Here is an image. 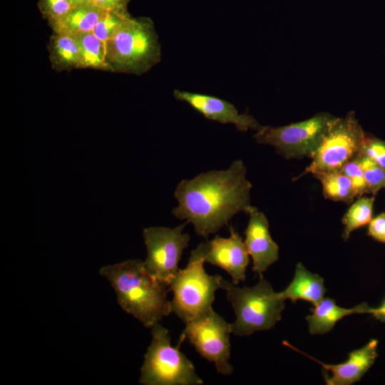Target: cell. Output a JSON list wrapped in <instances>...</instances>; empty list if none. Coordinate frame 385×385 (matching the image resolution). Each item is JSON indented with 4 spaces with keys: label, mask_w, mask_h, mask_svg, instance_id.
<instances>
[{
    "label": "cell",
    "mask_w": 385,
    "mask_h": 385,
    "mask_svg": "<svg viewBox=\"0 0 385 385\" xmlns=\"http://www.w3.org/2000/svg\"><path fill=\"white\" fill-rule=\"evenodd\" d=\"M246 173L242 160H236L226 170H212L181 180L174 192L178 205L172 210L173 215L192 223L195 233L207 239L237 213L248 214L253 208L252 185Z\"/></svg>",
    "instance_id": "obj_1"
},
{
    "label": "cell",
    "mask_w": 385,
    "mask_h": 385,
    "mask_svg": "<svg viewBox=\"0 0 385 385\" xmlns=\"http://www.w3.org/2000/svg\"><path fill=\"white\" fill-rule=\"evenodd\" d=\"M359 153L366 155L385 168V140L366 134Z\"/></svg>",
    "instance_id": "obj_26"
},
{
    "label": "cell",
    "mask_w": 385,
    "mask_h": 385,
    "mask_svg": "<svg viewBox=\"0 0 385 385\" xmlns=\"http://www.w3.org/2000/svg\"><path fill=\"white\" fill-rule=\"evenodd\" d=\"M107 12L96 5L76 6L63 17L48 24L53 34L76 36L91 33Z\"/></svg>",
    "instance_id": "obj_16"
},
{
    "label": "cell",
    "mask_w": 385,
    "mask_h": 385,
    "mask_svg": "<svg viewBox=\"0 0 385 385\" xmlns=\"http://www.w3.org/2000/svg\"><path fill=\"white\" fill-rule=\"evenodd\" d=\"M100 274L113 288L120 307L145 327L171 313L167 298L169 284L149 274L140 260H128L102 267Z\"/></svg>",
    "instance_id": "obj_2"
},
{
    "label": "cell",
    "mask_w": 385,
    "mask_h": 385,
    "mask_svg": "<svg viewBox=\"0 0 385 385\" xmlns=\"http://www.w3.org/2000/svg\"><path fill=\"white\" fill-rule=\"evenodd\" d=\"M74 6L96 5L95 0H71Z\"/></svg>",
    "instance_id": "obj_30"
},
{
    "label": "cell",
    "mask_w": 385,
    "mask_h": 385,
    "mask_svg": "<svg viewBox=\"0 0 385 385\" xmlns=\"http://www.w3.org/2000/svg\"><path fill=\"white\" fill-rule=\"evenodd\" d=\"M312 313L306 317L309 332L312 334H323L332 330L336 323L346 316L354 314H369L370 307L362 302L352 308H344L332 298H323L314 305Z\"/></svg>",
    "instance_id": "obj_15"
},
{
    "label": "cell",
    "mask_w": 385,
    "mask_h": 385,
    "mask_svg": "<svg viewBox=\"0 0 385 385\" xmlns=\"http://www.w3.org/2000/svg\"><path fill=\"white\" fill-rule=\"evenodd\" d=\"M368 235L374 240L385 243V212L371 219L369 223Z\"/></svg>",
    "instance_id": "obj_27"
},
{
    "label": "cell",
    "mask_w": 385,
    "mask_h": 385,
    "mask_svg": "<svg viewBox=\"0 0 385 385\" xmlns=\"http://www.w3.org/2000/svg\"><path fill=\"white\" fill-rule=\"evenodd\" d=\"M366 133L354 111L345 117H336L321 145L312 157L310 164L299 176L340 171L344 165L360 152Z\"/></svg>",
    "instance_id": "obj_8"
},
{
    "label": "cell",
    "mask_w": 385,
    "mask_h": 385,
    "mask_svg": "<svg viewBox=\"0 0 385 385\" xmlns=\"http://www.w3.org/2000/svg\"><path fill=\"white\" fill-rule=\"evenodd\" d=\"M227 238L216 235L208 242V250L205 263H210L225 270L232 277V282L237 285L245 279L249 264V253L245 242L234 228L230 227Z\"/></svg>",
    "instance_id": "obj_12"
},
{
    "label": "cell",
    "mask_w": 385,
    "mask_h": 385,
    "mask_svg": "<svg viewBox=\"0 0 385 385\" xmlns=\"http://www.w3.org/2000/svg\"><path fill=\"white\" fill-rule=\"evenodd\" d=\"M130 17L128 12L108 11L98 23L93 33L105 44Z\"/></svg>",
    "instance_id": "obj_23"
},
{
    "label": "cell",
    "mask_w": 385,
    "mask_h": 385,
    "mask_svg": "<svg viewBox=\"0 0 385 385\" xmlns=\"http://www.w3.org/2000/svg\"><path fill=\"white\" fill-rule=\"evenodd\" d=\"M314 176L322 183L324 196L327 199L349 204L357 197L349 178L341 170Z\"/></svg>",
    "instance_id": "obj_20"
},
{
    "label": "cell",
    "mask_w": 385,
    "mask_h": 385,
    "mask_svg": "<svg viewBox=\"0 0 385 385\" xmlns=\"http://www.w3.org/2000/svg\"><path fill=\"white\" fill-rule=\"evenodd\" d=\"M284 344L307 357L320 364L325 370L332 373L331 375L324 374V379L328 385H350L358 381L373 365L377 354V339L370 340L366 345L349 353L346 361L338 364H324L307 354H305L287 342Z\"/></svg>",
    "instance_id": "obj_14"
},
{
    "label": "cell",
    "mask_w": 385,
    "mask_h": 385,
    "mask_svg": "<svg viewBox=\"0 0 385 385\" xmlns=\"http://www.w3.org/2000/svg\"><path fill=\"white\" fill-rule=\"evenodd\" d=\"M152 340L144 356L139 383L143 385H200L192 363L171 345L169 331L159 322L151 327Z\"/></svg>",
    "instance_id": "obj_6"
},
{
    "label": "cell",
    "mask_w": 385,
    "mask_h": 385,
    "mask_svg": "<svg viewBox=\"0 0 385 385\" xmlns=\"http://www.w3.org/2000/svg\"><path fill=\"white\" fill-rule=\"evenodd\" d=\"M325 292L324 279L307 270L301 262L297 264L290 284L284 290L279 292L284 299H290L292 302L303 299L314 305L324 298Z\"/></svg>",
    "instance_id": "obj_17"
},
{
    "label": "cell",
    "mask_w": 385,
    "mask_h": 385,
    "mask_svg": "<svg viewBox=\"0 0 385 385\" xmlns=\"http://www.w3.org/2000/svg\"><path fill=\"white\" fill-rule=\"evenodd\" d=\"M80 50L79 68L111 72L106 61L105 44L93 32L75 36Z\"/></svg>",
    "instance_id": "obj_19"
},
{
    "label": "cell",
    "mask_w": 385,
    "mask_h": 385,
    "mask_svg": "<svg viewBox=\"0 0 385 385\" xmlns=\"http://www.w3.org/2000/svg\"><path fill=\"white\" fill-rule=\"evenodd\" d=\"M208 246V242H201L192 250L187 266L169 282L173 293L170 312L185 323L212 308L216 290L222 289V277L209 275L204 269Z\"/></svg>",
    "instance_id": "obj_5"
},
{
    "label": "cell",
    "mask_w": 385,
    "mask_h": 385,
    "mask_svg": "<svg viewBox=\"0 0 385 385\" xmlns=\"http://www.w3.org/2000/svg\"><path fill=\"white\" fill-rule=\"evenodd\" d=\"M185 324V327L178 344L188 339L202 357L215 364L220 374H232L233 368L229 363L231 324L216 313L212 307Z\"/></svg>",
    "instance_id": "obj_9"
},
{
    "label": "cell",
    "mask_w": 385,
    "mask_h": 385,
    "mask_svg": "<svg viewBox=\"0 0 385 385\" xmlns=\"http://www.w3.org/2000/svg\"><path fill=\"white\" fill-rule=\"evenodd\" d=\"M173 96L205 118L223 124H234L239 131L246 132L249 129L257 131L262 127L252 115L247 112L239 113L232 103L216 96L178 89L173 91Z\"/></svg>",
    "instance_id": "obj_11"
},
{
    "label": "cell",
    "mask_w": 385,
    "mask_h": 385,
    "mask_svg": "<svg viewBox=\"0 0 385 385\" xmlns=\"http://www.w3.org/2000/svg\"><path fill=\"white\" fill-rule=\"evenodd\" d=\"M49 59L56 71H70L79 68L80 50L75 36L53 34L48 44Z\"/></svg>",
    "instance_id": "obj_18"
},
{
    "label": "cell",
    "mask_w": 385,
    "mask_h": 385,
    "mask_svg": "<svg viewBox=\"0 0 385 385\" xmlns=\"http://www.w3.org/2000/svg\"><path fill=\"white\" fill-rule=\"evenodd\" d=\"M335 118L321 112L303 121L283 126L262 125L253 138L258 143L274 147L287 159L312 158Z\"/></svg>",
    "instance_id": "obj_7"
},
{
    "label": "cell",
    "mask_w": 385,
    "mask_h": 385,
    "mask_svg": "<svg viewBox=\"0 0 385 385\" xmlns=\"http://www.w3.org/2000/svg\"><path fill=\"white\" fill-rule=\"evenodd\" d=\"M374 200V195L361 196L350 206L342 219V223L344 225L342 237L344 240L349 239L352 231L370 222L372 219Z\"/></svg>",
    "instance_id": "obj_21"
},
{
    "label": "cell",
    "mask_w": 385,
    "mask_h": 385,
    "mask_svg": "<svg viewBox=\"0 0 385 385\" xmlns=\"http://www.w3.org/2000/svg\"><path fill=\"white\" fill-rule=\"evenodd\" d=\"M188 223L173 228L150 227L143 229V236L147 249L143 265L149 274L169 284L179 270L178 263L183 252L190 240V235L183 232Z\"/></svg>",
    "instance_id": "obj_10"
},
{
    "label": "cell",
    "mask_w": 385,
    "mask_h": 385,
    "mask_svg": "<svg viewBox=\"0 0 385 385\" xmlns=\"http://www.w3.org/2000/svg\"><path fill=\"white\" fill-rule=\"evenodd\" d=\"M221 284L235 310L236 319L230 324L235 335L245 337L269 330L281 319L285 299L262 274L257 284L251 287H238L223 278Z\"/></svg>",
    "instance_id": "obj_4"
},
{
    "label": "cell",
    "mask_w": 385,
    "mask_h": 385,
    "mask_svg": "<svg viewBox=\"0 0 385 385\" xmlns=\"http://www.w3.org/2000/svg\"><path fill=\"white\" fill-rule=\"evenodd\" d=\"M130 0H95V4L107 11L128 12V4Z\"/></svg>",
    "instance_id": "obj_28"
},
{
    "label": "cell",
    "mask_w": 385,
    "mask_h": 385,
    "mask_svg": "<svg viewBox=\"0 0 385 385\" xmlns=\"http://www.w3.org/2000/svg\"><path fill=\"white\" fill-rule=\"evenodd\" d=\"M341 171L349 178L357 197L370 193L363 170L355 158L347 162Z\"/></svg>",
    "instance_id": "obj_25"
},
{
    "label": "cell",
    "mask_w": 385,
    "mask_h": 385,
    "mask_svg": "<svg viewBox=\"0 0 385 385\" xmlns=\"http://www.w3.org/2000/svg\"><path fill=\"white\" fill-rule=\"evenodd\" d=\"M106 61L111 72L140 76L161 58V47L153 21L128 18L106 42Z\"/></svg>",
    "instance_id": "obj_3"
},
{
    "label": "cell",
    "mask_w": 385,
    "mask_h": 385,
    "mask_svg": "<svg viewBox=\"0 0 385 385\" xmlns=\"http://www.w3.org/2000/svg\"><path fill=\"white\" fill-rule=\"evenodd\" d=\"M248 215L245 244L253 261L252 271L261 275L278 260L279 246L270 235L269 222L265 214L253 207Z\"/></svg>",
    "instance_id": "obj_13"
},
{
    "label": "cell",
    "mask_w": 385,
    "mask_h": 385,
    "mask_svg": "<svg viewBox=\"0 0 385 385\" xmlns=\"http://www.w3.org/2000/svg\"><path fill=\"white\" fill-rule=\"evenodd\" d=\"M75 6L71 0H39L38 2L42 17L48 23L63 17Z\"/></svg>",
    "instance_id": "obj_24"
},
{
    "label": "cell",
    "mask_w": 385,
    "mask_h": 385,
    "mask_svg": "<svg viewBox=\"0 0 385 385\" xmlns=\"http://www.w3.org/2000/svg\"><path fill=\"white\" fill-rule=\"evenodd\" d=\"M369 314H372L376 319L385 322V300L379 307H370Z\"/></svg>",
    "instance_id": "obj_29"
},
{
    "label": "cell",
    "mask_w": 385,
    "mask_h": 385,
    "mask_svg": "<svg viewBox=\"0 0 385 385\" xmlns=\"http://www.w3.org/2000/svg\"><path fill=\"white\" fill-rule=\"evenodd\" d=\"M355 158L363 170L370 193L375 195L385 188V168L362 154L358 153Z\"/></svg>",
    "instance_id": "obj_22"
}]
</instances>
